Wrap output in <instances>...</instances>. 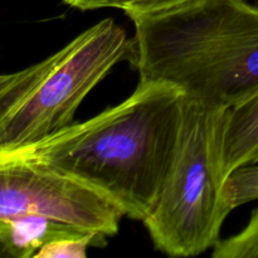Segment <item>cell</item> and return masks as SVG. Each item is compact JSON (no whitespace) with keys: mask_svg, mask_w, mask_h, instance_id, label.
Listing matches in <instances>:
<instances>
[{"mask_svg":"<svg viewBox=\"0 0 258 258\" xmlns=\"http://www.w3.org/2000/svg\"><path fill=\"white\" fill-rule=\"evenodd\" d=\"M185 95L170 83L140 80L118 105L73 122L0 159L29 161L68 174L144 222L155 208L175 158Z\"/></svg>","mask_w":258,"mask_h":258,"instance_id":"1","label":"cell"},{"mask_svg":"<svg viewBox=\"0 0 258 258\" xmlns=\"http://www.w3.org/2000/svg\"><path fill=\"white\" fill-rule=\"evenodd\" d=\"M128 58L140 80L170 83L191 100L231 108L258 92V7L197 0L130 18Z\"/></svg>","mask_w":258,"mask_h":258,"instance_id":"2","label":"cell"},{"mask_svg":"<svg viewBox=\"0 0 258 258\" xmlns=\"http://www.w3.org/2000/svg\"><path fill=\"white\" fill-rule=\"evenodd\" d=\"M128 53L125 29L106 18L45 59L0 76V151L37 143L75 122L88 93Z\"/></svg>","mask_w":258,"mask_h":258,"instance_id":"3","label":"cell"},{"mask_svg":"<svg viewBox=\"0 0 258 258\" xmlns=\"http://www.w3.org/2000/svg\"><path fill=\"white\" fill-rule=\"evenodd\" d=\"M226 111L185 100L175 158L155 208L143 222L155 249L168 256L193 257L214 248L233 211L219 168Z\"/></svg>","mask_w":258,"mask_h":258,"instance_id":"4","label":"cell"},{"mask_svg":"<svg viewBox=\"0 0 258 258\" xmlns=\"http://www.w3.org/2000/svg\"><path fill=\"white\" fill-rule=\"evenodd\" d=\"M39 214L102 236L118 232L122 209L93 186L29 161L0 159V219Z\"/></svg>","mask_w":258,"mask_h":258,"instance_id":"5","label":"cell"},{"mask_svg":"<svg viewBox=\"0 0 258 258\" xmlns=\"http://www.w3.org/2000/svg\"><path fill=\"white\" fill-rule=\"evenodd\" d=\"M258 164V92L224 115L219 168L224 181L237 169Z\"/></svg>","mask_w":258,"mask_h":258,"instance_id":"6","label":"cell"},{"mask_svg":"<svg viewBox=\"0 0 258 258\" xmlns=\"http://www.w3.org/2000/svg\"><path fill=\"white\" fill-rule=\"evenodd\" d=\"M88 233L93 232L82 231L39 214H20L0 219L2 254L13 258L35 257L49 242Z\"/></svg>","mask_w":258,"mask_h":258,"instance_id":"7","label":"cell"},{"mask_svg":"<svg viewBox=\"0 0 258 258\" xmlns=\"http://www.w3.org/2000/svg\"><path fill=\"white\" fill-rule=\"evenodd\" d=\"M214 258H258V208L239 233L221 239L213 248Z\"/></svg>","mask_w":258,"mask_h":258,"instance_id":"8","label":"cell"},{"mask_svg":"<svg viewBox=\"0 0 258 258\" xmlns=\"http://www.w3.org/2000/svg\"><path fill=\"white\" fill-rule=\"evenodd\" d=\"M224 196L232 209L258 199V165L237 169L224 184Z\"/></svg>","mask_w":258,"mask_h":258,"instance_id":"9","label":"cell"},{"mask_svg":"<svg viewBox=\"0 0 258 258\" xmlns=\"http://www.w3.org/2000/svg\"><path fill=\"white\" fill-rule=\"evenodd\" d=\"M106 236L88 233L85 236L68 237L47 243L34 258H86L90 246H105Z\"/></svg>","mask_w":258,"mask_h":258,"instance_id":"10","label":"cell"},{"mask_svg":"<svg viewBox=\"0 0 258 258\" xmlns=\"http://www.w3.org/2000/svg\"><path fill=\"white\" fill-rule=\"evenodd\" d=\"M194 2L197 0H127L122 5L121 10L125 12L128 18H133L138 15L154 14V13L174 9V8L183 7Z\"/></svg>","mask_w":258,"mask_h":258,"instance_id":"11","label":"cell"},{"mask_svg":"<svg viewBox=\"0 0 258 258\" xmlns=\"http://www.w3.org/2000/svg\"><path fill=\"white\" fill-rule=\"evenodd\" d=\"M63 2L68 7L87 12V10L106 9V8L121 9L127 0H63Z\"/></svg>","mask_w":258,"mask_h":258,"instance_id":"12","label":"cell"}]
</instances>
